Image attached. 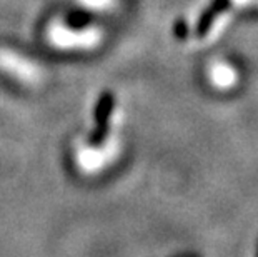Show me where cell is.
Wrapping results in <instances>:
<instances>
[{
	"mask_svg": "<svg viewBox=\"0 0 258 257\" xmlns=\"http://www.w3.org/2000/svg\"><path fill=\"white\" fill-rule=\"evenodd\" d=\"M108 134V125H97V129L93 130L90 135V144L92 145H100L105 142Z\"/></svg>",
	"mask_w": 258,
	"mask_h": 257,
	"instance_id": "3",
	"label": "cell"
},
{
	"mask_svg": "<svg viewBox=\"0 0 258 257\" xmlns=\"http://www.w3.org/2000/svg\"><path fill=\"white\" fill-rule=\"evenodd\" d=\"M208 80H210L212 87L225 92L238 85L240 74L238 69L227 60H213L208 65Z\"/></svg>",
	"mask_w": 258,
	"mask_h": 257,
	"instance_id": "1",
	"label": "cell"
},
{
	"mask_svg": "<svg viewBox=\"0 0 258 257\" xmlns=\"http://www.w3.org/2000/svg\"><path fill=\"white\" fill-rule=\"evenodd\" d=\"M113 104H115V97L112 92H103L97 102L95 112H93L97 125H108V117L112 116Z\"/></svg>",
	"mask_w": 258,
	"mask_h": 257,
	"instance_id": "2",
	"label": "cell"
}]
</instances>
